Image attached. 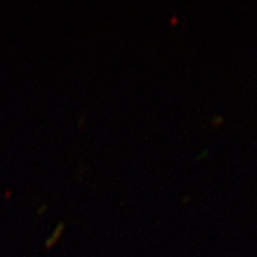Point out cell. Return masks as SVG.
Wrapping results in <instances>:
<instances>
[{
    "mask_svg": "<svg viewBox=\"0 0 257 257\" xmlns=\"http://www.w3.org/2000/svg\"><path fill=\"white\" fill-rule=\"evenodd\" d=\"M62 227H63V225L62 224H60V226L59 227H56V230H55V232H54V234H53V237H51V238L48 240L47 242V244H51L53 242H55L56 239H59V236L61 234V232H62Z\"/></svg>",
    "mask_w": 257,
    "mask_h": 257,
    "instance_id": "1",
    "label": "cell"
},
{
    "mask_svg": "<svg viewBox=\"0 0 257 257\" xmlns=\"http://www.w3.org/2000/svg\"><path fill=\"white\" fill-rule=\"evenodd\" d=\"M223 120L224 118L221 117V115H216V117H213V119H212V126L213 127L220 126V125L223 124Z\"/></svg>",
    "mask_w": 257,
    "mask_h": 257,
    "instance_id": "2",
    "label": "cell"
}]
</instances>
